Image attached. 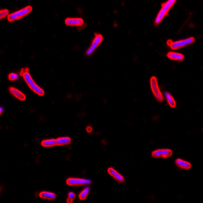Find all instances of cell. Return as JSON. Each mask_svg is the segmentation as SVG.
<instances>
[{"mask_svg": "<svg viewBox=\"0 0 203 203\" xmlns=\"http://www.w3.org/2000/svg\"><path fill=\"white\" fill-rule=\"evenodd\" d=\"M21 75L26 81V83H27V85L33 92L39 96H43L44 94V90L39 86H38V85L35 82L33 78H31L30 74L27 70L23 69L21 72Z\"/></svg>", "mask_w": 203, "mask_h": 203, "instance_id": "cell-1", "label": "cell"}, {"mask_svg": "<svg viewBox=\"0 0 203 203\" xmlns=\"http://www.w3.org/2000/svg\"><path fill=\"white\" fill-rule=\"evenodd\" d=\"M176 2V0H170L162 4V8L159 12L155 20V24H160L164 17L167 15L169 10Z\"/></svg>", "mask_w": 203, "mask_h": 203, "instance_id": "cell-2", "label": "cell"}, {"mask_svg": "<svg viewBox=\"0 0 203 203\" xmlns=\"http://www.w3.org/2000/svg\"><path fill=\"white\" fill-rule=\"evenodd\" d=\"M194 42H195V38L193 37H190L187 39L175 42H172L171 40H169L167 43L168 45L172 49H177L192 44Z\"/></svg>", "mask_w": 203, "mask_h": 203, "instance_id": "cell-3", "label": "cell"}, {"mask_svg": "<svg viewBox=\"0 0 203 203\" xmlns=\"http://www.w3.org/2000/svg\"><path fill=\"white\" fill-rule=\"evenodd\" d=\"M31 10H32V7L31 6H27L21 10H19L15 12L14 13L9 14L8 16V19L9 22H13L14 20L22 19L30 13Z\"/></svg>", "mask_w": 203, "mask_h": 203, "instance_id": "cell-4", "label": "cell"}, {"mask_svg": "<svg viewBox=\"0 0 203 203\" xmlns=\"http://www.w3.org/2000/svg\"><path fill=\"white\" fill-rule=\"evenodd\" d=\"M150 87L153 95L157 100L160 102L163 101L164 100V97L159 88L157 79L155 76L152 77L150 79Z\"/></svg>", "mask_w": 203, "mask_h": 203, "instance_id": "cell-5", "label": "cell"}, {"mask_svg": "<svg viewBox=\"0 0 203 203\" xmlns=\"http://www.w3.org/2000/svg\"><path fill=\"white\" fill-rule=\"evenodd\" d=\"M173 155V151L169 149H161L153 151L151 153V155L154 158L163 157L166 159L171 157Z\"/></svg>", "mask_w": 203, "mask_h": 203, "instance_id": "cell-6", "label": "cell"}, {"mask_svg": "<svg viewBox=\"0 0 203 203\" xmlns=\"http://www.w3.org/2000/svg\"><path fill=\"white\" fill-rule=\"evenodd\" d=\"M66 182L67 184L70 186H81L89 184L91 183V180L87 179L71 178L68 179Z\"/></svg>", "mask_w": 203, "mask_h": 203, "instance_id": "cell-7", "label": "cell"}, {"mask_svg": "<svg viewBox=\"0 0 203 203\" xmlns=\"http://www.w3.org/2000/svg\"><path fill=\"white\" fill-rule=\"evenodd\" d=\"M103 39V36H102L101 35L96 34L94 39L93 41L92 44H91L90 47L88 49V50L86 52V55L87 56H89V55L93 53V52L96 50V49L102 43Z\"/></svg>", "mask_w": 203, "mask_h": 203, "instance_id": "cell-8", "label": "cell"}, {"mask_svg": "<svg viewBox=\"0 0 203 203\" xmlns=\"http://www.w3.org/2000/svg\"><path fill=\"white\" fill-rule=\"evenodd\" d=\"M108 172L109 175L119 182L123 183L125 182V178L123 177V176L112 168H109V169H108Z\"/></svg>", "mask_w": 203, "mask_h": 203, "instance_id": "cell-9", "label": "cell"}, {"mask_svg": "<svg viewBox=\"0 0 203 203\" xmlns=\"http://www.w3.org/2000/svg\"><path fill=\"white\" fill-rule=\"evenodd\" d=\"M83 20L81 18H67L65 20V23L69 26H82L83 24Z\"/></svg>", "mask_w": 203, "mask_h": 203, "instance_id": "cell-10", "label": "cell"}, {"mask_svg": "<svg viewBox=\"0 0 203 203\" xmlns=\"http://www.w3.org/2000/svg\"><path fill=\"white\" fill-rule=\"evenodd\" d=\"M9 92L13 96L19 100L24 101L26 100V96L22 92L18 90L15 87H10L9 88Z\"/></svg>", "mask_w": 203, "mask_h": 203, "instance_id": "cell-11", "label": "cell"}, {"mask_svg": "<svg viewBox=\"0 0 203 203\" xmlns=\"http://www.w3.org/2000/svg\"><path fill=\"white\" fill-rule=\"evenodd\" d=\"M175 164L178 167L185 170H188L192 167V164L189 162L182 160L180 159H178L175 161Z\"/></svg>", "mask_w": 203, "mask_h": 203, "instance_id": "cell-12", "label": "cell"}, {"mask_svg": "<svg viewBox=\"0 0 203 203\" xmlns=\"http://www.w3.org/2000/svg\"><path fill=\"white\" fill-rule=\"evenodd\" d=\"M167 56L169 59L172 60H178L181 61L184 60V56L181 53L175 52H169L167 54Z\"/></svg>", "mask_w": 203, "mask_h": 203, "instance_id": "cell-13", "label": "cell"}, {"mask_svg": "<svg viewBox=\"0 0 203 203\" xmlns=\"http://www.w3.org/2000/svg\"><path fill=\"white\" fill-rule=\"evenodd\" d=\"M164 96L167 100L168 103L169 104V106H170L171 107H175L176 105V102L175 101L173 96L168 92H164Z\"/></svg>", "mask_w": 203, "mask_h": 203, "instance_id": "cell-14", "label": "cell"}, {"mask_svg": "<svg viewBox=\"0 0 203 203\" xmlns=\"http://www.w3.org/2000/svg\"><path fill=\"white\" fill-rule=\"evenodd\" d=\"M40 197L43 199H48V200H54L56 198V195L55 193L51 192H42L39 194Z\"/></svg>", "mask_w": 203, "mask_h": 203, "instance_id": "cell-15", "label": "cell"}, {"mask_svg": "<svg viewBox=\"0 0 203 203\" xmlns=\"http://www.w3.org/2000/svg\"><path fill=\"white\" fill-rule=\"evenodd\" d=\"M71 140L69 137L59 138L56 140V145L59 146L69 144L71 143Z\"/></svg>", "mask_w": 203, "mask_h": 203, "instance_id": "cell-16", "label": "cell"}, {"mask_svg": "<svg viewBox=\"0 0 203 203\" xmlns=\"http://www.w3.org/2000/svg\"><path fill=\"white\" fill-rule=\"evenodd\" d=\"M41 145L43 147H53L56 145V142L55 139L45 140L42 142Z\"/></svg>", "mask_w": 203, "mask_h": 203, "instance_id": "cell-17", "label": "cell"}, {"mask_svg": "<svg viewBox=\"0 0 203 203\" xmlns=\"http://www.w3.org/2000/svg\"><path fill=\"white\" fill-rule=\"evenodd\" d=\"M90 188L89 187L85 188L82 192L80 193L79 196V197L81 200H84L85 199H86L87 197V195L89 194V192Z\"/></svg>", "mask_w": 203, "mask_h": 203, "instance_id": "cell-18", "label": "cell"}, {"mask_svg": "<svg viewBox=\"0 0 203 203\" xmlns=\"http://www.w3.org/2000/svg\"><path fill=\"white\" fill-rule=\"evenodd\" d=\"M9 11L7 9H2L0 11V19H3L9 16Z\"/></svg>", "mask_w": 203, "mask_h": 203, "instance_id": "cell-19", "label": "cell"}, {"mask_svg": "<svg viewBox=\"0 0 203 203\" xmlns=\"http://www.w3.org/2000/svg\"><path fill=\"white\" fill-rule=\"evenodd\" d=\"M8 78L11 81H14L19 78V75L15 73H10V74L9 75Z\"/></svg>", "mask_w": 203, "mask_h": 203, "instance_id": "cell-20", "label": "cell"}, {"mask_svg": "<svg viewBox=\"0 0 203 203\" xmlns=\"http://www.w3.org/2000/svg\"><path fill=\"white\" fill-rule=\"evenodd\" d=\"M68 197L73 200L75 198V193H73V192H71V193H69Z\"/></svg>", "mask_w": 203, "mask_h": 203, "instance_id": "cell-21", "label": "cell"}, {"mask_svg": "<svg viewBox=\"0 0 203 203\" xmlns=\"http://www.w3.org/2000/svg\"><path fill=\"white\" fill-rule=\"evenodd\" d=\"M92 130H93V128H92V126H87V127H86V131H87L88 133H91V132H92Z\"/></svg>", "mask_w": 203, "mask_h": 203, "instance_id": "cell-22", "label": "cell"}, {"mask_svg": "<svg viewBox=\"0 0 203 203\" xmlns=\"http://www.w3.org/2000/svg\"><path fill=\"white\" fill-rule=\"evenodd\" d=\"M73 200H72V199H70V198H69V197H68V198L67 201L68 203H72V202H73Z\"/></svg>", "mask_w": 203, "mask_h": 203, "instance_id": "cell-23", "label": "cell"}, {"mask_svg": "<svg viewBox=\"0 0 203 203\" xmlns=\"http://www.w3.org/2000/svg\"><path fill=\"white\" fill-rule=\"evenodd\" d=\"M2 112H3V108H1V112H0V113L1 114H2Z\"/></svg>", "mask_w": 203, "mask_h": 203, "instance_id": "cell-24", "label": "cell"}]
</instances>
